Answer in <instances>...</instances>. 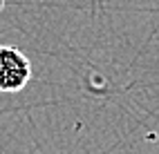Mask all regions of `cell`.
Instances as JSON below:
<instances>
[{"instance_id": "obj_1", "label": "cell", "mask_w": 159, "mask_h": 154, "mask_svg": "<svg viewBox=\"0 0 159 154\" xmlns=\"http://www.w3.org/2000/svg\"><path fill=\"white\" fill-rule=\"evenodd\" d=\"M31 80L29 58L14 45H0V92H20Z\"/></svg>"}, {"instance_id": "obj_2", "label": "cell", "mask_w": 159, "mask_h": 154, "mask_svg": "<svg viewBox=\"0 0 159 154\" xmlns=\"http://www.w3.org/2000/svg\"><path fill=\"white\" fill-rule=\"evenodd\" d=\"M2 2H5V0H0V5H2Z\"/></svg>"}]
</instances>
